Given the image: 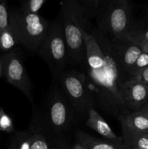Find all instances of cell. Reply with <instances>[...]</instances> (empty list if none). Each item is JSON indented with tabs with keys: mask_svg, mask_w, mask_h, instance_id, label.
Masks as SVG:
<instances>
[{
	"mask_svg": "<svg viewBox=\"0 0 148 149\" xmlns=\"http://www.w3.org/2000/svg\"><path fill=\"white\" fill-rule=\"evenodd\" d=\"M83 33L86 58L79 69L95 106L120 120L130 113L122 97V86L127 77L120 68L111 38L99 30L75 0H65Z\"/></svg>",
	"mask_w": 148,
	"mask_h": 149,
	"instance_id": "obj_1",
	"label": "cell"
},
{
	"mask_svg": "<svg viewBox=\"0 0 148 149\" xmlns=\"http://www.w3.org/2000/svg\"><path fill=\"white\" fill-rule=\"evenodd\" d=\"M55 82L46 97L43 112L34 115V124L39 127L33 132L45 130L57 135L68 130L74 124L76 112L58 83Z\"/></svg>",
	"mask_w": 148,
	"mask_h": 149,
	"instance_id": "obj_2",
	"label": "cell"
},
{
	"mask_svg": "<svg viewBox=\"0 0 148 149\" xmlns=\"http://www.w3.org/2000/svg\"><path fill=\"white\" fill-rule=\"evenodd\" d=\"M131 0H100L96 27L113 39H122L133 23Z\"/></svg>",
	"mask_w": 148,
	"mask_h": 149,
	"instance_id": "obj_3",
	"label": "cell"
},
{
	"mask_svg": "<svg viewBox=\"0 0 148 149\" xmlns=\"http://www.w3.org/2000/svg\"><path fill=\"white\" fill-rule=\"evenodd\" d=\"M36 54L49 67L53 81H56L69 65L63 27L58 15L49 21L47 33Z\"/></svg>",
	"mask_w": 148,
	"mask_h": 149,
	"instance_id": "obj_4",
	"label": "cell"
},
{
	"mask_svg": "<svg viewBox=\"0 0 148 149\" xmlns=\"http://www.w3.org/2000/svg\"><path fill=\"white\" fill-rule=\"evenodd\" d=\"M10 25L15 31L20 45L36 54L47 33L49 20L39 13H26L19 7H11Z\"/></svg>",
	"mask_w": 148,
	"mask_h": 149,
	"instance_id": "obj_5",
	"label": "cell"
},
{
	"mask_svg": "<svg viewBox=\"0 0 148 149\" xmlns=\"http://www.w3.org/2000/svg\"><path fill=\"white\" fill-rule=\"evenodd\" d=\"M54 81L58 83L78 116H87L89 110L94 108L95 103L81 70H65Z\"/></svg>",
	"mask_w": 148,
	"mask_h": 149,
	"instance_id": "obj_6",
	"label": "cell"
},
{
	"mask_svg": "<svg viewBox=\"0 0 148 149\" xmlns=\"http://www.w3.org/2000/svg\"><path fill=\"white\" fill-rule=\"evenodd\" d=\"M58 16L63 27L69 57V65L81 68L85 63L86 58L85 39L65 0H60Z\"/></svg>",
	"mask_w": 148,
	"mask_h": 149,
	"instance_id": "obj_7",
	"label": "cell"
},
{
	"mask_svg": "<svg viewBox=\"0 0 148 149\" xmlns=\"http://www.w3.org/2000/svg\"><path fill=\"white\" fill-rule=\"evenodd\" d=\"M2 65L3 77L7 82L18 89L33 105V84L24 67L22 57L17 50L4 54L0 58Z\"/></svg>",
	"mask_w": 148,
	"mask_h": 149,
	"instance_id": "obj_8",
	"label": "cell"
},
{
	"mask_svg": "<svg viewBox=\"0 0 148 149\" xmlns=\"http://www.w3.org/2000/svg\"><path fill=\"white\" fill-rule=\"evenodd\" d=\"M112 40L118 63L126 74L127 80L130 79L135 63L143 52L140 47L129 41L113 39Z\"/></svg>",
	"mask_w": 148,
	"mask_h": 149,
	"instance_id": "obj_9",
	"label": "cell"
},
{
	"mask_svg": "<svg viewBox=\"0 0 148 149\" xmlns=\"http://www.w3.org/2000/svg\"><path fill=\"white\" fill-rule=\"evenodd\" d=\"M122 97L130 112L138 111L148 101V86L136 79H131L122 86Z\"/></svg>",
	"mask_w": 148,
	"mask_h": 149,
	"instance_id": "obj_10",
	"label": "cell"
},
{
	"mask_svg": "<svg viewBox=\"0 0 148 149\" xmlns=\"http://www.w3.org/2000/svg\"><path fill=\"white\" fill-rule=\"evenodd\" d=\"M86 125L104 139L123 141V137L118 136L113 132L109 124L94 108L89 110Z\"/></svg>",
	"mask_w": 148,
	"mask_h": 149,
	"instance_id": "obj_11",
	"label": "cell"
},
{
	"mask_svg": "<svg viewBox=\"0 0 148 149\" xmlns=\"http://www.w3.org/2000/svg\"><path fill=\"white\" fill-rule=\"evenodd\" d=\"M75 138L77 143L86 149H123V141L96 138L83 131H78L75 134Z\"/></svg>",
	"mask_w": 148,
	"mask_h": 149,
	"instance_id": "obj_12",
	"label": "cell"
},
{
	"mask_svg": "<svg viewBox=\"0 0 148 149\" xmlns=\"http://www.w3.org/2000/svg\"><path fill=\"white\" fill-rule=\"evenodd\" d=\"M121 129L136 134H148V116L142 112L133 111L119 120Z\"/></svg>",
	"mask_w": 148,
	"mask_h": 149,
	"instance_id": "obj_13",
	"label": "cell"
},
{
	"mask_svg": "<svg viewBox=\"0 0 148 149\" xmlns=\"http://www.w3.org/2000/svg\"><path fill=\"white\" fill-rule=\"evenodd\" d=\"M122 39L140 46L148 42V20L136 22L133 20L131 27Z\"/></svg>",
	"mask_w": 148,
	"mask_h": 149,
	"instance_id": "obj_14",
	"label": "cell"
},
{
	"mask_svg": "<svg viewBox=\"0 0 148 149\" xmlns=\"http://www.w3.org/2000/svg\"><path fill=\"white\" fill-rule=\"evenodd\" d=\"M20 45L18 38L13 28L9 24L8 27L0 31V52L3 55L16 49Z\"/></svg>",
	"mask_w": 148,
	"mask_h": 149,
	"instance_id": "obj_15",
	"label": "cell"
},
{
	"mask_svg": "<svg viewBox=\"0 0 148 149\" xmlns=\"http://www.w3.org/2000/svg\"><path fill=\"white\" fill-rule=\"evenodd\" d=\"M33 132L30 130L15 132L8 149H30Z\"/></svg>",
	"mask_w": 148,
	"mask_h": 149,
	"instance_id": "obj_16",
	"label": "cell"
},
{
	"mask_svg": "<svg viewBox=\"0 0 148 149\" xmlns=\"http://www.w3.org/2000/svg\"><path fill=\"white\" fill-rule=\"evenodd\" d=\"M123 142L138 149H148V134H136L122 129Z\"/></svg>",
	"mask_w": 148,
	"mask_h": 149,
	"instance_id": "obj_17",
	"label": "cell"
},
{
	"mask_svg": "<svg viewBox=\"0 0 148 149\" xmlns=\"http://www.w3.org/2000/svg\"><path fill=\"white\" fill-rule=\"evenodd\" d=\"M46 0H19V8L23 12L39 13Z\"/></svg>",
	"mask_w": 148,
	"mask_h": 149,
	"instance_id": "obj_18",
	"label": "cell"
},
{
	"mask_svg": "<svg viewBox=\"0 0 148 149\" xmlns=\"http://www.w3.org/2000/svg\"><path fill=\"white\" fill-rule=\"evenodd\" d=\"M0 131L7 133H12L15 132L12 119L1 107H0Z\"/></svg>",
	"mask_w": 148,
	"mask_h": 149,
	"instance_id": "obj_19",
	"label": "cell"
},
{
	"mask_svg": "<svg viewBox=\"0 0 148 149\" xmlns=\"http://www.w3.org/2000/svg\"><path fill=\"white\" fill-rule=\"evenodd\" d=\"M91 20H94L97 15L100 0H75Z\"/></svg>",
	"mask_w": 148,
	"mask_h": 149,
	"instance_id": "obj_20",
	"label": "cell"
},
{
	"mask_svg": "<svg viewBox=\"0 0 148 149\" xmlns=\"http://www.w3.org/2000/svg\"><path fill=\"white\" fill-rule=\"evenodd\" d=\"M10 24V8L7 0H0V31Z\"/></svg>",
	"mask_w": 148,
	"mask_h": 149,
	"instance_id": "obj_21",
	"label": "cell"
},
{
	"mask_svg": "<svg viewBox=\"0 0 148 149\" xmlns=\"http://www.w3.org/2000/svg\"><path fill=\"white\" fill-rule=\"evenodd\" d=\"M30 149H50L46 137L40 132H33Z\"/></svg>",
	"mask_w": 148,
	"mask_h": 149,
	"instance_id": "obj_22",
	"label": "cell"
},
{
	"mask_svg": "<svg viewBox=\"0 0 148 149\" xmlns=\"http://www.w3.org/2000/svg\"><path fill=\"white\" fill-rule=\"evenodd\" d=\"M148 67V54L145 53V52H142L139 58L136 60L135 65L133 66V71H132L131 77V79L133 78L138 73L142 70L145 69V68Z\"/></svg>",
	"mask_w": 148,
	"mask_h": 149,
	"instance_id": "obj_23",
	"label": "cell"
},
{
	"mask_svg": "<svg viewBox=\"0 0 148 149\" xmlns=\"http://www.w3.org/2000/svg\"><path fill=\"white\" fill-rule=\"evenodd\" d=\"M133 78L139 80L141 82L144 83V84H145L146 85L148 86V67L139 71Z\"/></svg>",
	"mask_w": 148,
	"mask_h": 149,
	"instance_id": "obj_24",
	"label": "cell"
},
{
	"mask_svg": "<svg viewBox=\"0 0 148 149\" xmlns=\"http://www.w3.org/2000/svg\"><path fill=\"white\" fill-rule=\"evenodd\" d=\"M139 111L142 112V113H144L145 114H146L147 116H148V101L140 109H139Z\"/></svg>",
	"mask_w": 148,
	"mask_h": 149,
	"instance_id": "obj_25",
	"label": "cell"
},
{
	"mask_svg": "<svg viewBox=\"0 0 148 149\" xmlns=\"http://www.w3.org/2000/svg\"><path fill=\"white\" fill-rule=\"evenodd\" d=\"M139 47H140L141 49H142V52L148 54V42H145V43H144V44H142V45H140Z\"/></svg>",
	"mask_w": 148,
	"mask_h": 149,
	"instance_id": "obj_26",
	"label": "cell"
},
{
	"mask_svg": "<svg viewBox=\"0 0 148 149\" xmlns=\"http://www.w3.org/2000/svg\"><path fill=\"white\" fill-rule=\"evenodd\" d=\"M71 149H86L83 146H81V144H79L78 143H76L74 144L72 146Z\"/></svg>",
	"mask_w": 148,
	"mask_h": 149,
	"instance_id": "obj_27",
	"label": "cell"
},
{
	"mask_svg": "<svg viewBox=\"0 0 148 149\" xmlns=\"http://www.w3.org/2000/svg\"><path fill=\"white\" fill-rule=\"evenodd\" d=\"M123 149H138L135 147L129 145L127 143H125L123 142Z\"/></svg>",
	"mask_w": 148,
	"mask_h": 149,
	"instance_id": "obj_28",
	"label": "cell"
},
{
	"mask_svg": "<svg viewBox=\"0 0 148 149\" xmlns=\"http://www.w3.org/2000/svg\"><path fill=\"white\" fill-rule=\"evenodd\" d=\"M3 77V71H2V65H1V63L0 61V77Z\"/></svg>",
	"mask_w": 148,
	"mask_h": 149,
	"instance_id": "obj_29",
	"label": "cell"
},
{
	"mask_svg": "<svg viewBox=\"0 0 148 149\" xmlns=\"http://www.w3.org/2000/svg\"><path fill=\"white\" fill-rule=\"evenodd\" d=\"M50 149H62V148H59V147H54V148H50Z\"/></svg>",
	"mask_w": 148,
	"mask_h": 149,
	"instance_id": "obj_30",
	"label": "cell"
}]
</instances>
